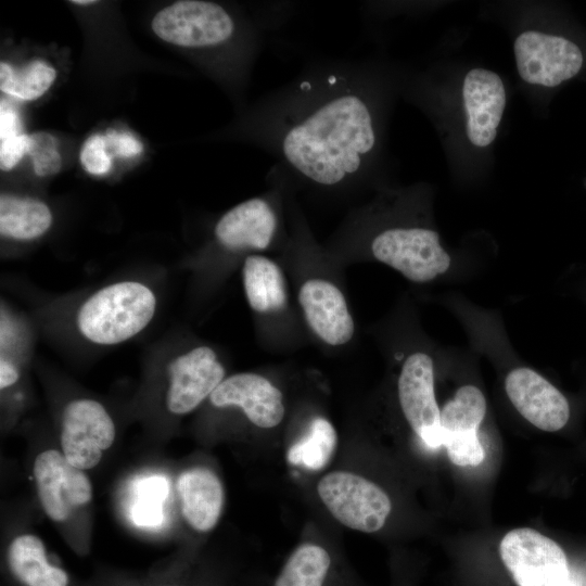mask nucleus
Wrapping results in <instances>:
<instances>
[{"label":"nucleus","mask_w":586,"mask_h":586,"mask_svg":"<svg viewBox=\"0 0 586 586\" xmlns=\"http://www.w3.org/2000/svg\"><path fill=\"white\" fill-rule=\"evenodd\" d=\"M278 229V215L272 203L264 196L246 200L217 221L214 234L217 242L230 251L265 250Z\"/></svg>","instance_id":"14"},{"label":"nucleus","mask_w":586,"mask_h":586,"mask_svg":"<svg viewBox=\"0 0 586 586\" xmlns=\"http://www.w3.org/2000/svg\"><path fill=\"white\" fill-rule=\"evenodd\" d=\"M72 2L75 3V4H79V5H87V4L94 3L93 0H74Z\"/></svg>","instance_id":"33"},{"label":"nucleus","mask_w":586,"mask_h":586,"mask_svg":"<svg viewBox=\"0 0 586 586\" xmlns=\"http://www.w3.org/2000/svg\"><path fill=\"white\" fill-rule=\"evenodd\" d=\"M372 73L352 58L310 61L266 92L246 116V136L288 178L320 189L354 186L379 145Z\"/></svg>","instance_id":"1"},{"label":"nucleus","mask_w":586,"mask_h":586,"mask_svg":"<svg viewBox=\"0 0 586 586\" xmlns=\"http://www.w3.org/2000/svg\"><path fill=\"white\" fill-rule=\"evenodd\" d=\"M505 390L519 413L543 431H559L569 421L570 406L565 396L530 368L511 370L506 377Z\"/></svg>","instance_id":"12"},{"label":"nucleus","mask_w":586,"mask_h":586,"mask_svg":"<svg viewBox=\"0 0 586 586\" xmlns=\"http://www.w3.org/2000/svg\"><path fill=\"white\" fill-rule=\"evenodd\" d=\"M109 151L119 157H130L142 152V143L131 133L107 130L105 135Z\"/></svg>","instance_id":"29"},{"label":"nucleus","mask_w":586,"mask_h":586,"mask_svg":"<svg viewBox=\"0 0 586 586\" xmlns=\"http://www.w3.org/2000/svg\"><path fill=\"white\" fill-rule=\"evenodd\" d=\"M306 321L316 335L330 345H343L354 334V321L344 295L323 279L306 281L298 293Z\"/></svg>","instance_id":"16"},{"label":"nucleus","mask_w":586,"mask_h":586,"mask_svg":"<svg viewBox=\"0 0 586 586\" xmlns=\"http://www.w3.org/2000/svg\"><path fill=\"white\" fill-rule=\"evenodd\" d=\"M22 133V123L17 111L11 104L2 100L0 105L1 141Z\"/></svg>","instance_id":"30"},{"label":"nucleus","mask_w":586,"mask_h":586,"mask_svg":"<svg viewBox=\"0 0 586 586\" xmlns=\"http://www.w3.org/2000/svg\"><path fill=\"white\" fill-rule=\"evenodd\" d=\"M133 521L142 526H155L162 521L161 502L139 500L132 510Z\"/></svg>","instance_id":"31"},{"label":"nucleus","mask_w":586,"mask_h":586,"mask_svg":"<svg viewBox=\"0 0 586 586\" xmlns=\"http://www.w3.org/2000/svg\"><path fill=\"white\" fill-rule=\"evenodd\" d=\"M20 379V370L17 366L8 358L1 357L0 361V387L8 388L15 384Z\"/></svg>","instance_id":"32"},{"label":"nucleus","mask_w":586,"mask_h":586,"mask_svg":"<svg viewBox=\"0 0 586 586\" xmlns=\"http://www.w3.org/2000/svg\"><path fill=\"white\" fill-rule=\"evenodd\" d=\"M462 98L469 140L476 146L491 144L506 105L501 78L487 69H471L464 77Z\"/></svg>","instance_id":"15"},{"label":"nucleus","mask_w":586,"mask_h":586,"mask_svg":"<svg viewBox=\"0 0 586 586\" xmlns=\"http://www.w3.org/2000/svg\"><path fill=\"white\" fill-rule=\"evenodd\" d=\"M55 76V69L41 60H35L18 69L2 62L0 64V89L21 100H34L49 89Z\"/></svg>","instance_id":"24"},{"label":"nucleus","mask_w":586,"mask_h":586,"mask_svg":"<svg viewBox=\"0 0 586 586\" xmlns=\"http://www.w3.org/2000/svg\"><path fill=\"white\" fill-rule=\"evenodd\" d=\"M8 563L25 586H67L66 572L47 559L43 542L34 534H21L10 543Z\"/></svg>","instance_id":"18"},{"label":"nucleus","mask_w":586,"mask_h":586,"mask_svg":"<svg viewBox=\"0 0 586 586\" xmlns=\"http://www.w3.org/2000/svg\"><path fill=\"white\" fill-rule=\"evenodd\" d=\"M39 502L54 522L67 521L92 499V484L84 470L71 464L62 451L46 449L34 461Z\"/></svg>","instance_id":"8"},{"label":"nucleus","mask_w":586,"mask_h":586,"mask_svg":"<svg viewBox=\"0 0 586 586\" xmlns=\"http://www.w3.org/2000/svg\"><path fill=\"white\" fill-rule=\"evenodd\" d=\"M337 444L335 429L324 418H315L308 432L288 451V460L294 466L318 471L332 459Z\"/></svg>","instance_id":"23"},{"label":"nucleus","mask_w":586,"mask_h":586,"mask_svg":"<svg viewBox=\"0 0 586 586\" xmlns=\"http://www.w3.org/2000/svg\"><path fill=\"white\" fill-rule=\"evenodd\" d=\"M181 513L190 527L200 533L212 531L224 508L225 492L220 479L211 469L184 470L177 480Z\"/></svg>","instance_id":"17"},{"label":"nucleus","mask_w":586,"mask_h":586,"mask_svg":"<svg viewBox=\"0 0 586 586\" xmlns=\"http://www.w3.org/2000/svg\"><path fill=\"white\" fill-rule=\"evenodd\" d=\"M449 460L459 467H476L484 459V449L477 433L442 436Z\"/></svg>","instance_id":"26"},{"label":"nucleus","mask_w":586,"mask_h":586,"mask_svg":"<svg viewBox=\"0 0 586 586\" xmlns=\"http://www.w3.org/2000/svg\"><path fill=\"white\" fill-rule=\"evenodd\" d=\"M152 29L162 40L198 50H213L241 39L242 28L224 5L201 0H182L161 10Z\"/></svg>","instance_id":"3"},{"label":"nucleus","mask_w":586,"mask_h":586,"mask_svg":"<svg viewBox=\"0 0 586 586\" xmlns=\"http://www.w3.org/2000/svg\"><path fill=\"white\" fill-rule=\"evenodd\" d=\"M242 273L245 295L252 309L271 313L285 305L284 280L275 262L259 255L249 256L244 260Z\"/></svg>","instance_id":"19"},{"label":"nucleus","mask_w":586,"mask_h":586,"mask_svg":"<svg viewBox=\"0 0 586 586\" xmlns=\"http://www.w3.org/2000/svg\"><path fill=\"white\" fill-rule=\"evenodd\" d=\"M154 292L138 281L103 286L79 307L76 324L80 334L100 345L123 343L139 334L153 319Z\"/></svg>","instance_id":"2"},{"label":"nucleus","mask_w":586,"mask_h":586,"mask_svg":"<svg viewBox=\"0 0 586 586\" xmlns=\"http://www.w3.org/2000/svg\"><path fill=\"white\" fill-rule=\"evenodd\" d=\"M29 136L22 133L2 140L0 143V165L3 170L13 168L28 153Z\"/></svg>","instance_id":"28"},{"label":"nucleus","mask_w":586,"mask_h":586,"mask_svg":"<svg viewBox=\"0 0 586 586\" xmlns=\"http://www.w3.org/2000/svg\"><path fill=\"white\" fill-rule=\"evenodd\" d=\"M485 412L486 400L481 390L461 386L441 410L442 436L477 433Z\"/></svg>","instance_id":"21"},{"label":"nucleus","mask_w":586,"mask_h":586,"mask_svg":"<svg viewBox=\"0 0 586 586\" xmlns=\"http://www.w3.org/2000/svg\"><path fill=\"white\" fill-rule=\"evenodd\" d=\"M499 553L517 586H569L573 581L563 549L533 528L508 532Z\"/></svg>","instance_id":"5"},{"label":"nucleus","mask_w":586,"mask_h":586,"mask_svg":"<svg viewBox=\"0 0 586 586\" xmlns=\"http://www.w3.org/2000/svg\"><path fill=\"white\" fill-rule=\"evenodd\" d=\"M517 67L530 84L555 87L574 77L583 54L572 41L538 31H524L514 41Z\"/></svg>","instance_id":"9"},{"label":"nucleus","mask_w":586,"mask_h":586,"mask_svg":"<svg viewBox=\"0 0 586 586\" xmlns=\"http://www.w3.org/2000/svg\"><path fill=\"white\" fill-rule=\"evenodd\" d=\"M317 492L335 520L364 533L381 530L392 510L391 500L380 486L347 471L324 475Z\"/></svg>","instance_id":"4"},{"label":"nucleus","mask_w":586,"mask_h":586,"mask_svg":"<svg viewBox=\"0 0 586 586\" xmlns=\"http://www.w3.org/2000/svg\"><path fill=\"white\" fill-rule=\"evenodd\" d=\"M28 154L37 176L46 177L61 169L62 161L56 150L55 138L47 132H36L29 136Z\"/></svg>","instance_id":"25"},{"label":"nucleus","mask_w":586,"mask_h":586,"mask_svg":"<svg viewBox=\"0 0 586 586\" xmlns=\"http://www.w3.org/2000/svg\"><path fill=\"white\" fill-rule=\"evenodd\" d=\"M80 162L85 169L92 175L106 174L111 168V154L105 136H90L80 152Z\"/></svg>","instance_id":"27"},{"label":"nucleus","mask_w":586,"mask_h":586,"mask_svg":"<svg viewBox=\"0 0 586 586\" xmlns=\"http://www.w3.org/2000/svg\"><path fill=\"white\" fill-rule=\"evenodd\" d=\"M225 379V368L208 346L194 347L168 365L165 404L176 416L193 411Z\"/></svg>","instance_id":"11"},{"label":"nucleus","mask_w":586,"mask_h":586,"mask_svg":"<svg viewBox=\"0 0 586 586\" xmlns=\"http://www.w3.org/2000/svg\"><path fill=\"white\" fill-rule=\"evenodd\" d=\"M373 256L413 282H428L446 272L450 257L436 231L422 227H392L371 241Z\"/></svg>","instance_id":"6"},{"label":"nucleus","mask_w":586,"mask_h":586,"mask_svg":"<svg viewBox=\"0 0 586 586\" xmlns=\"http://www.w3.org/2000/svg\"><path fill=\"white\" fill-rule=\"evenodd\" d=\"M398 399L413 432L430 447L441 446V410L434 394V368L425 353L411 354L398 378Z\"/></svg>","instance_id":"10"},{"label":"nucleus","mask_w":586,"mask_h":586,"mask_svg":"<svg viewBox=\"0 0 586 586\" xmlns=\"http://www.w3.org/2000/svg\"><path fill=\"white\" fill-rule=\"evenodd\" d=\"M217 408L237 407L256 426L271 429L284 417L282 393L265 377L241 372L225 378L209 396Z\"/></svg>","instance_id":"13"},{"label":"nucleus","mask_w":586,"mask_h":586,"mask_svg":"<svg viewBox=\"0 0 586 586\" xmlns=\"http://www.w3.org/2000/svg\"><path fill=\"white\" fill-rule=\"evenodd\" d=\"M330 564L326 549L303 544L291 553L273 586H323Z\"/></svg>","instance_id":"22"},{"label":"nucleus","mask_w":586,"mask_h":586,"mask_svg":"<svg viewBox=\"0 0 586 586\" xmlns=\"http://www.w3.org/2000/svg\"><path fill=\"white\" fill-rule=\"evenodd\" d=\"M52 224L50 208L27 196L2 194L0 198V232L2 237L27 241L41 237Z\"/></svg>","instance_id":"20"},{"label":"nucleus","mask_w":586,"mask_h":586,"mask_svg":"<svg viewBox=\"0 0 586 586\" xmlns=\"http://www.w3.org/2000/svg\"><path fill=\"white\" fill-rule=\"evenodd\" d=\"M116 428L105 407L91 398L68 402L61 417V451L80 470L94 468L113 445Z\"/></svg>","instance_id":"7"}]
</instances>
